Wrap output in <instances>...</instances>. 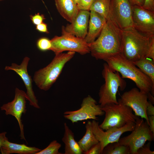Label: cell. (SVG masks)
<instances>
[{"label": "cell", "instance_id": "obj_37", "mask_svg": "<svg viewBox=\"0 0 154 154\" xmlns=\"http://www.w3.org/2000/svg\"><path fill=\"white\" fill-rule=\"evenodd\" d=\"M148 99H149V101L152 104H154V98L153 96L150 92H149L147 94Z\"/></svg>", "mask_w": 154, "mask_h": 154}, {"label": "cell", "instance_id": "obj_17", "mask_svg": "<svg viewBox=\"0 0 154 154\" xmlns=\"http://www.w3.org/2000/svg\"><path fill=\"white\" fill-rule=\"evenodd\" d=\"M107 19L98 13L91 11L87 34L84 39L88 43L94 41L99 35Z\"/></svg>", "mask_w": 154, "mask_h": 154}, {"label": "cell", "instance_id": "obj_39", "mask_svg": "<svg viewBox=\"0 0 154 154\" xmlns=\"http://www.w3.org/2000/svg\"><path fill=\"white\" fill-rule=\"evenodd\" d=\"M4 0H0V1H3Z\"/></svg>", "mask_w": 154, "mask_h": 154}, {"label": "cell", "instance_id": "obj_13", "mask_svg": "<svg viewBox=\"0 0 154 154\" xmlns=\"http://www.w3.org/2000/svg\"><path fill=\"white\" fill-rule=\"evenodd\" d=\"M92 123L93 133L101 144L102 151L104 147L108 144L118 142L123 133L132 131L135 125V123L130 122L122 127H112L104 131L100 127L98 122L93 120Z\"/></svg>", "mask_w": 154, "mask_h": 154}, {"label": "cell", "instance_id": "obj_27", "mask_svg": "<svg viewBox=\"0 0 154 154\" xmlns=\"http://www.w3.org/2000/svg\"><path fill=\"white\" fill-rule=\"evenodd\" d=\"M95 0H79L76 5L79 10L90 11V7Z\"/></svg>", "mask_w": 154, "mask_h": 154}, {"label": "cell", "instance_id": "obj_25", "mask_svg": "<svg viewBox=\"0 0 154 154\" xmlns=\"http://www.w3.org/2000/svg\"><path fill=\"white\" fill-rule=\"evenodd\" d=\"M61 147V145L56 140L51 141L45 148L41 150L36 154H62L59 152V150Z\"/></svg>", "mask_w": 154, "mask_h": 154}, {"label": "cell", "instance_id": "obj_30", "mask_svg": "<svg viewBox=\"0 0 154 154\" xmlns=\"http://www.w3.org/2000/svg\"><path fill=\"white\" fill-rule=\"evenodd\" d=\"M102 152L101 145L99 142L91 147L85 154H101Z\"/></svg>", "mask_w": 154, "mask_h": 154}, {"label": "cell", "instance_id": "obj_23", "mask_svg": "<svg viewBox=\"0 0 154 154\" xmlns=\"http://www.w3.org/2000/svg\"><path fill=\"white\" fill-rule=\"evenodd\" d=\"M111 0H95L90 10L94 11L106 19L109 13Z\"/></svg>", "mask_w": 154, "mask_h": 154}, {"label": "cell", "instance_id": "obj_29", "mask_svg": "<svg viewBox=\"0 0 154 154\" xmlns=\"http://www.w3.org/2000/svg\"><path fill=\"white\" fill-rule=\"evenodd\" d=\"M151 142L145 143L137 151V154H154V151L150 149Z\"/></svg>", "mask_w": 154, "mask_h": 154}, {"label": "cell", "instance_id": "obj_32", "mask_svg": "<svg viewBox=\"0 0 154 154\" xmlns=\"http://www.w3.org/2000/svg\"><path fill=\"white\" fill-rule=\"evenodd\" d=\"M36 26V29L38 31L46 33H49L46 24L42 22Z\"/></svg>", "mask_w": 154, "mask_h": 154}, {"label": "cell", "instance_id": "obj_22", "mask_svg": "<svg viewBox=\"0 0 154 154\" xmlns=\"http://www.w3.org/2000/svg\"><path fill=\"white\" fill-rule=\"evenodd\" d=\"M133 62L151 79L154 84V60L147 58Z\"/></svg>", "mask_w": 154, "mask_h": 154}, {"label": "cell", "instance_id": "obj_35", "mask_svg": "<svg viewBox=\"0 0 154 154\" xmlns=\"http://www.w3.org/2000/svg\"><path fill=\"white\" fill-rule=\"evenodd\" d=\"M7 134L6 132H3L0 133V154L1 148L5 142L8 140V138L6 137V135Z\"/></svg>", "mask_w": 154, "mask_h": 154}, {"label": "cell", "instance_id": "obj_1", "mask_svg": "<svg viewBox=\"0 0 154 154\" xmlns=\"http://www.w3.org/2000/svg\"><path fill=\"white\" fill-rule=\"evenodd\" d=\"M123 31L108 17L98 38L89 43L91 55L97 60L106 59L122 54Z\"/></svg>", "mask_w": 154, "mask_h": 154}, {"label": "cell", "instance_id": "obj_18", "mask_svg": "<svg viewBox=\"0 0 154 154\" xmlns=\"http://www.w3.org/2000/svg\"><path fill=\"white\" fill-rule=\"evenodd\" d=\"M41 150L38 148L27 146L24 144H19L6 141L0 149L1 154H36Z\"/></svg>", "mask_w": 154, "mask_h": 154}, {"label": "cell", "instance_id": "obj_10", "mask_svg": "<svg viewBox=\"0 0 154 154\" xmlns=\"http://www.w3.org/2000/svg\"><path fill=\"white\" fill-rule=\"evenodd\" d=\"M108 17L123 31L133 27L132 6L128 0H111Z\"/></svg>", "mask_w": 154, "mask_h": 154}, {"label": "cell", "instance_id": "obj_34", "mask_svg": "<svg viewBox=\"0 0 154 154\" xmlns=\"http://www.w3.org/2000/svg\"><path fill=\"white\" fill-rule=\"evenodd\" d=\"M148 118L149 129L154 134V116H148Z\"/></svg>", "mask_w": 154, "mask_h": 154}, {"label": "cell", "instance_id": "obj_31", "mask_svg": "<svg viewBox=\"0 0 154 154\" xmlns=\"http://www.w3.org/2000/svg\"><path fill=\"white\" fill-rule=\"evenodd\" d=\"M143 8L154 12V0H144Z\"/></svg>", "mask_w": 154, "mask_h": 154}, {"label": "cell", "instance_id": "obj_11", "mask_svg": "<svg viewBox=\"0 0 154 154\" xmlns=\"http://www.w3.org/2000/svg\"><path fill=\"white\" fill-rule=\"evenodd\" d=\"M147 94L136 88L124 92L118 100V102L131 108L136 116L144 119L149 125L146 109L148 104Z\"/></svg>", "mask_w": 154, "mask_h": 154}, {"label": "cell", "instance_id": "obj_16", "mask_svg": "<svg viewBox=\"0 0 154 154\" xmlns=\"http://www.w3.org/2000/svg\"><path fill=\"white\" fill-rule=\"evenodd\" d=\"M90 12L89 10H79L77 15L70 24L62 30L77 37L84 39L88 33Z\"/></svg>", "mask_w": 154, "mask_h": 154}, {"label": "cell", "instance_id": "obj_4", "mask_svg": "<svg viewBox=\"0 0 154 154\" xmlns=\"http://www.w3.org/2000/svg\"><path fill=\"white\" fill-rule=\"evenodd\" d=\"M75 52L68 51L55 54L50 63L36 72L33 80L41 90H48L56 82L66 63L74 56Z\"/></svg>", "mask_w": 154, "mask_h": 154}, {"label": "cell", "instance_id": "obj_28", "mask_svg": "<svg viewBox=\"0 0 154 154\" xmlns=\"http://www.w3.org/2000/svg\"><path fill=\"white\" fill-rule=\"evenodd\" d=\"M30 17L32 23L36 26L43 22L45 19L43 15L40 14L38 13L33 15H31Z\"/></svg>", "mask_w": 154, "mask_h": 154}, {"label": "cell", "instance_id": "obj_36", "mask_svg": "<svg viewBox=\"0 0 154 154\" xmlns=\"http://www.w3.org/2000/svg\"><path fill=\"white\" fill-rule=\"evenodd\" d=\"M132 6H137L142 7L144 5V0H128Z\"/></svg>", "mask_w": 154, "mask_h": 154}, {"label": "cell", "instance_id": "obj_12", "mask_svg": "<svg viewBox=\"0 0 154 154\" xmlns=\"http://www.w3.org/2000/svg\"><path fill=\"white\" fill-rule=\"evenodd\" d=\"M26 100V93L16 88L14 99L10 102L3 104L0 108L1 110L5 111L6 115H11L15 117L19 127L21 139L25 141L21 117L22 114H25L27 111Z\"/></svg>", "mask_w": 154, "mask_h": 154}, {"label": "cell", "instance_id": "obj_2", "mask_svg": "<svg viewBox=\"0 0 154 154\" xmlns=\"http://www.w3.org/2000/svg\"><path fill=\"white\" fill-rule=\"evenodd\" d=\"M123 31L122 54L125 58L132 62L147 58L154 60V36L145 35L134 27Z\"/></svg>", "mask_w": 154, "mask_h": 154}, {"label": "cell", "instance_id": "obj_8", "mask_svg": "<svg viewBox=\"0 0 154 154\" xmlns=\"http://www.w3.org/2000/svg\"><path fill=\"white\" fill-rule=\"evenodd\" d=\"M62 35L55 36L50 40V50L55 54L64 51L77 52L82 55L90 53L89 43L84 39L77 37L62 30Z\"/></svg>", "mask_w": 154, "mask_h": 154}, {"label": "cell", "instance_id": "obj_7", "mask_svg": "<svg viewBox=\"0 0 154 154\" xmlns=\"http://www.w3.org/2000/svg\"><path fill=\"white\" fill-rule=\"evenodd\" d=\"M132 132L127 136L120 138L118 142L128 147L130 154H137V150L147 141L154 140V134L150 131L148 123L139 117L136 120L135 125Z\"/></svg>", "mask_w": 154, "mask_h": 154}, {"label": "cell", "instance_id": "obj_3", "mask_svg": "<svg viewBox=\"0 0 154 154\" xmlns=\"http://www.w3.org/2000/svg\"><path fill=\"white\" fill-rule=\"evenodd\" d=\"M114 72L120 73L122 78L131 80L139 90L147 94H154V84L151 79L122 54L109 58L105 60Z\"/></svg>", "mask_w": 154, "mask_h": 154}, {"label": "cell", "instance_id": "obj_19", "mask_svg": "<svg viewBox=\"0 0 154 154\" xmlns=\"http://www.w3.org/2000/svg\"><path fill=\"white\" fill-rule=\"evenodd\" d=\"M56 9L64 19L71 23L79 11L72 0H54Z\"/></svg>", "mask_w": 154, "mask_h": 154}, {"label": "cell", "instance_id": "obj_20", "mask_svg": "<svg viewBox=\"0 0 154 154\" xmlns=\"http://www.w3.org/2000/svg\"><path fill=\"white\" fill-rule=\"evenodd\" d=\"M64 133L62 140L65 145L64 154H82L83 152L74 139V133L66 123H64Z\"/></svg>", "mask_w": 154, "mask_h": 154}, {"label": "cell", "instance_id": "obj_21", "mask_svg": "<svg viewBox=\"0 0 154 154\" xmlns=\"http://www.w3.org/2000/svg\"><path fill=\"white\" fill-rule=\"evenodd\" d=\"M85 128L86 131L84 135L78 142L85 154L91 147L99 142L93 133L91 121L87 122Z\"/></svg>", "mask_w": 154, "mask_h": 154}, {"label": "cell", "instance_id": "obj_9", "mask_svg": "<svg viewBox=\"0 0 154 154\" xmlns=\"http://www.w3.org/2000/svg\"><path fill=\"white\" fill-rule=\"evenodd\" d=\"M80 106V108L77 110L65 112L64 117L74 124L88 119L98 120L97 116H101L104 114L100 105H98L96 101L90 96L83 99Z\"/></svg>", "mask_w": 154, "mask_h": 154}, {"label": "cell", "instance_id": "obj_38", "mask_svg": "<svg viewBox=\"0 0 154 154\" xmlns=\"http://www.w3.org/2000/svg\"><path fill=\"white\" fill-rule=\"evenodd\" d=\"M74 3L76 5L77 4L79 0H72Z\"/></svg>", "mask_w": 154, "mask_h": 154}, {"label": "cell", "instance_id": "obj_24", "mask_svg": "<svg viewBox=\"0 0 154 154\" xmlns=\"http://www.w3.org/2000/svg\"><path fill=\"white\" fill-rule=\"evenodd\" d=\"M102 154H130L129 148L118 142L110 143L103 149Z\"/></svg>", "mask_w": 154, "mask_h": 154}, {"label": "cell", "instance_id": "obj_6", "mask_svg": "<svg viewBox=\"0 0 154 154\" xmlns=\"http://www.w3.org/2000/svg\"><path fill=\"white\" fill-rule=\"evenodd\" d=\"M101 108L105 117L99 126L104 130L113 127L120 128L130 122L135 123L138 117L133 113L130 107L118 102L117 104H106Z\"/></svg>", "mask_w": 154, "mask_h": 154}, {"label": "cell", "instance_id": "obj_15", "mask_svg": "<svg viewBox=\"0 0 154 154\" xmlns=\"http://www.w3.org/2000/svg\"><path fill=\"white\" fill-rule=\"evenodd\" d=\"M29 60V57H25L20 65L16 63H12L11 66H6L5 70H13L20 77L27 90L26 93V100L29 101L30 105L39 109L40 107L33 89L32 79L27 72V67Z\"/></svg>", "mask_w": 154, "mask_h": 154}, {"label": "cell", "instance_id": "obj_5", "mask_svg": "<svg viewBox=\"0 0 154 154\" xmlns=\"http://www.w3.org/2000/svg\"><path fill=\"white\" fill-rule=\"evenodd\" d=\"M102 74L105 83L101 87L99 92V103L102 107L106 104H118L116 95L119 88L121 91L126 87V82L117 72L113 71L106 63L103 65Z\"/></svg>", "mask_w": 154, "mask_h": 154}, {"label": "cell", "instance_id": "obj_26", "mask_svg": "<svg viewBox=\"0 0 154 154\" xmlns=\"http://www.w3.org/2000/svg\"><path fill=\"white\" fill-rule=\"evenodd\" d=\"M36 44L38 49L42 51L50 50L52 46L51 40L46 37L39 38Z\"/></svg>", "mask_w": 154, "mask_h": 154}, {"label": "cell", "instance_id": "obj_33", "mask_svg": "<svg viewBox=\"0 0 154 154\" xmlns=\"http://www.w3.org/2000/svg\"><path fill=\"white\" fill-rule=\"evenodd\" d=\"M146 114L147 116H154V107L153 104L149 101H148L146 109Z\"/></svg>", "mask_w": 154, "mask_h": 154}, {"label": "cell", "instance_id": "obj_14", "mask_svg": "<svg viewBox=\"0 0 154 154\" xmlns=\"http://www.w3.org/2000/svg\"><path fill=\"white\" fill-rule=\"evenodd\" d=\"M132 8L134 28L145 35L154 36V12L137 6Z\"/></svg>", "mask_w": 154, "mask_h": 154}]
</instances>
